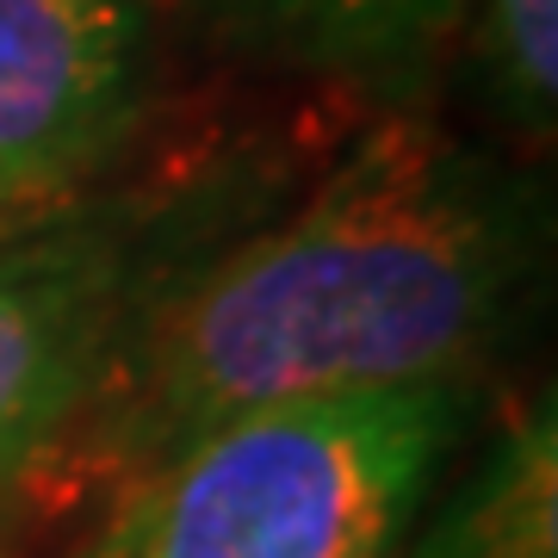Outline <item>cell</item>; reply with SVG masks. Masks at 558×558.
Wrapping results in <instances>:
<instances>
[{
	"instance_id": "277c9868",
	"label": "cell",
	"mask_w": 558,
	"mask_h": 558,
	"mask_svg": "<svg viewBox=\"0 0 558 558\" xmlns=\"http://www.w3.org/2000/svg\"><path fill=\"white\" fill-rule=\"evenodd\" d=\"M149 69L156 0H0V230L119 174Z\"/></svg>"
},
{
	"instance_id": "52a82bcc",
	"label": "cell",
	"mask_w": 558,
	"mask_h": 558,
	"mask_svg": "<svg viewBox=\"0 0 558 558\" xmlns=\"http://www.w3.org/2000/svg\"><path fill=\"white\" fill-rule=\"evenodd\" d=\"M478 62L502 119L546 137L558 106V0H478Z\"/></svg>"
},
{
	"instance_id": "5b68a950",
	"label": "cell",
	"mask_w": 558,
	"mask_h": 558,
	"mask_svg": "<svg viewBox=\"0 0 558 558\" xmlns=\"http://www.w3.org/2000/svg\"><path fill=\"white\" fill-rule=\"evenodd\" d=\"M199 13L255 57L410 106L465 0H199Z\"/></svg>"
},
{
	"instance_id": "6da1fadb",
	"label": "cell",
	"mask_w": 558,
	"mask_h": 558,
	"mask_svg": "<svg viewBox=\"0 0 558 558\" xmlns=\"http://www.w3.org/2000/svg\"><path fill=\"white\" fill-rule=\"evenodd\" d=\"M527 199L422 106H385L292 205L242 218L143 304L75 497L205 428L366 391H465L527 274Z\"/></svg>"
},
{
	"instance_id": "7a4b0ae2",
	"label": "cell",
	"mask_w": 558,
	"mask_h": 558,
	"mask_svg": "<svg viewBox=\"0 0 558 558\" xmlns=\"http://www.w3.org/2000/svg\"><path fill=\"white\" fill-rule=\"evenodd\" d=\"M465 391H366L236 416L106 490L69 558H403Z\"/></svg>"
},
{
	"instance_id": "8992f818",
	"label": "cell",
	"mask_w": 558,
	"mask_h": 558,
	"mask_svg": "<svg viewBox=\"0 0 558 558\" xmlns=\"http://www.w3.org/2000/svg\"><path fill=\"white\" fill-rule=\"evenodd\" d=\"M410 558H558V422L553 398L515 403Z\"/></svg>"
},
{
	"instance_id": "3957f363",
	"label": "cell",
	"mask_w": 558,
	"mask_h": 558,
	"mask_svg": "<svg viewBox=\"0 0 558 558\" xmlns=\"http://www.w3.org/2000/svg\"><path fill=\"white\" fill-rule=\"evenodd\" d=\"M223 180H100L87 199L0 230V558L75 497V453L119 354L180 260L223 230Z\"/></svg>"
}]
</instances>
